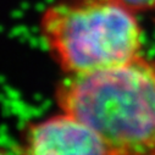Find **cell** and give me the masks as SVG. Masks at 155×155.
I'll return each mask as SVG.
<instances>
[{"instance_id": "6da1fadb", "label": "cell", "mask_w": 155, "mask_h": 155, "mask_svg": "<svg viewBox=\"0 0 155 155\" xmlns=\"http://www.w3.org/2000/svg\"><path fill=\"white\" fill-rule=\"evenodd\" d=\"M61 111L91 127L111 155H155V61L142 54L98 72L66 76Z\"/></svg>"}, {"instance_id": "7a4b0ae2", "label": "cell", "mask_w": 155, "mask_h": 155, "mask_svg": "<svg viewBox=\"0 0 155 155\" xmlns=\"http://www.w3.org/2000/svg\"><path fill=\"white\" fill-rule=\"evenodd\" d=\"M39 29L66 76L111 68L140 55V25L121 0H58L43 12Z\"/></svg>"}, {"instance_id": "3957f363", "label": "cell", "mask_w": 155, "mask_h": 155, "mask_svg": "<svg viewBox=\"0 0 155 155\" xmlns=\"http://www.w3.org/2000/svg\"><path fill=\"white\" fill-rule=\"evenodd\" d=\"M25 155H111L101 138L84 122L62 111L31 126Z\"/></svg>"}, {"instance_id": "277c9868", "label": "cell", "mask_w": 155, "mask_h": 155, "mask_svg": "<svg viewBox=\"0 0 155 155\" xmlns=\"http://www.w3.org/2000/svg\"><path fill=\"white\" fill-rule=\"evenodd\" d=\"M121 2L134 12L155 8V0H121Z\"/></svg>"}, {"instance_id": "5b68a950", "label": "cell", "mask_w": 155, "mask_h": 155, "mask_svg": "<svg viewBox=\"0 0 155 155\" xmlns=\"http://www.w3.org/2000/svg\"><path fill=\"white\" fill-rule=\"evenodd\" d=\"M154 9H155V8H154Z\"/></svg>"}]
</instances>
